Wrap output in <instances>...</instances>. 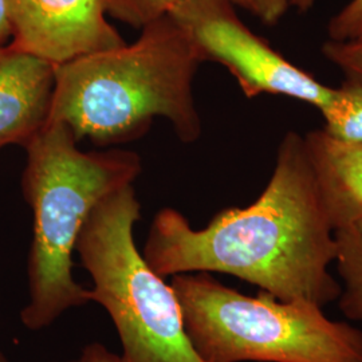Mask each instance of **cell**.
<instances>
[{
  "instance_id": "6da1fadb",
  "label": "cell",
  "mask_w": 362,
  "mask_h": 362,
  "mask_svg": "<svg viewBox=\"0 0 362 362\" xmlns=\"http://www.w3.org/2000/svg\"><path fill=\"white\" fill-rule=\"evenodd\" d=\"M144 258L163 278L184 272L236 276L281 300L325 306L341 286L329 272L336 260L334 228L325 209L303 136L288 132L272 179L245 208H227L194 230L173 208L156 214Z\"/></svg>"
},
{
  "instance_id": "7a4b0ae2",
  "label": "cell",
  "mask_w": 362,
  "mask_h": 362,
  "mask_svg": "<svg viewBox=\"0 0 362 362\" xmlns=\"http://www.w3.org/2000/svg\"><path fill=\"white\" fill-rule=\"evenodd\" d=\"M202 61L184 28L165 15L141 28L132 45L79 55L57 66L50 122H61L81 141L100 145L137 137L164 117L184 143L202 134L194 106Z\"/></svg>"
},
{
  "instance_id": "3957f363",
  "label": "cell",
  "mask_w": 362,
  "mask_h": 362,
  "mask_svg": "<svg viewBox=\"0 0 362 362\" xmlns=\"http://www.w3.org/2000/svg\"><path fill=\"white\" fill-rule=\"evenodd\" d=\"M77 143L66 125L49 121L25 145L22 191L33 211V242L27 258L28 302L21 322L30 332H40L67 311L90 303V290L73 275L78 236L91 211L141 172L134 152H82Z\"/></svg>"
},
{
  "instance_id": "277c9868",
  "label": "cell",
  "mask_w": 362,
  "mask_h": 362,
  "mask_svg": "<svg viewBox=\"0 0 362 362\" xmlns=\"http://www.w3.org/2000/svg\"><path fill=\"white\" fill-rule=\"evenodd\" d=\"M170 286L203 362H362V332L313 302L248 297L211 272L176 274Z\"/></svg>"
},
{
  "instance_id": "5b68a950",
  "label": "cell",
  "mask_w": 362,
  "mask_h": 362,
  "mask_svg": "<svg viewBox=\"0 0 362 362\" xmlns=\"http://www.w3.org/2000/svg\"><path fill=\"white\" fill-rule=\"evenodd\" d=\"M140 218L141 204L129 184L106 196L85 221L76 252L90 274L91 302L116 326L119 362H203L185 333L175 290L136 246Z\"/></svg>"
},
{
  "instance_id": "8992f818",
  "label": "cell",
  "mask_w": 362,
  "mask_h": 362,
  "mask_svg": "<svg viewBox=\"0 0 362 362\" xmlns=\"http://www.w3.org/2000/svg\"><path fill=\"white\" fill-rule=\"evenodd\" d=\"M169 15L194 42L202 61L224 66L248 98L286 95L324 109L334 95L293 65L238 18L230 0H187Z\"/></svg>"
},
{
  "instance_id": "52a82bcc",
  "label": "cell",
  "mask_w": 362,
  "mask_h": 362,
  "mask_svg": "<svg viewBox=\"0 0 362 362\" xmlns=\"http://www.w3.org/2000/svg\"><path fill=\"white\" fill-rule=\"evenodd\" d=\"M10 45L62 65L127 42L107 21L105 0H6Z\"/></svg>"
},
{
  "instance_id": "ba28073f",
  "label": "cell",
  "mask_w": 362,
  "mask_h": 362,
  "mask_svg": "<svg viewBox=\"0 0 362 362\" xmlns=\"http://www.w3.org/2000/svg\"><path fill=\"white\" fill-rule=\"evenodd\" d=\"M57 65L0 45V149L26 145L50 118Z\"/></svg>"
},
{
  "instance_id": "9c48e42d",
  "label": "cell",
  "mask_w": 362,
  "mask_h": 362,
  "mask_svg": "<svg viewBox=\"0 0 362 362\" xmlns=\"http://www.w3.org/2000/svg\"><path fill=\"white\" fill-rule=\"evenodd\" d=\"M303 139L333 228L362 233V144L339 141L324 129Z\"/></svg>"
},
{
  "instance_id": "30bf717a",
  "label": "cell",
  "mask_w": 362,
  "mask_h": 362,
  "mask_svg": "<svg viewBox=\"0 0 362 362\" xmlns=\"http://www.w3.org/2000/svg\"><path fill=\"white\" fill-rule=\"evenodd\" d=\"M337 269L345 284L339 309L349 320L362 322V233L354 228L334 230Z\"/></svg>"
},
{
  "instance_id": "8fae6325",
  "label": "cell",
  "mask_w": 362,
  "mask_h": 362,
  "mask_svg": "<svg viewBox=\"0 0 362 362\" xmlns=\"http://www.w3.org/2000/svg\"><path fill=\"white\" fill-rule=\"evenodd\" d=\"M325 132L344 143L362 144V82L348 78L334 89L332 101L320 110Z\"/></svg>"
},
{
  "instance_id": "7c38bea8",
  "label": "cell",
  "mask_w": 362,
  "mask_h": 362,
  "mask_svg": "<svg viewBox=\"0 0 362 362\" xmlns=\"http://www.w3.org/2000/svg\"><path fill=\"white\" fill-rule=\"evenodd\" d=\"M106 10L113 18L136 28L168 15L187 0H105Z\"/></svg>"
},
{
  "instance_id": "4fadbf2b",
  "label": "cell",
  "mask_w": 362,
  "mask_h": 362,
  "mask_svg": "<svg viewBox=\"0 0 362 362\" xmlns=\"http://www.w3.org/2000/svg\"><path fill=\"white\" fill-rule=\"evenodd\" d=\"M315 0H290V4L300 11H308ZM329 38L334 42H349L362 34V0H351L349 4L330 21Z\"/></svg>"
},
{
  "instance_id": "5bb4252c",
  "label": "cell",
  "mask_w": 362,
  "mask_h": 362,
  "mask_svg": "<svg viewBox=\"0 0 362 362\" xmlns=\"http://www.w3.org/2000/svg\"><path fill=\"white\" fill-rule=\"evenodd\" d=\"M326 58L336 64L348 78L362 82V54L356 52L345 42L329 40L322 47Z\"/></svg>"
},
{
  "instance_id": "9a60e30c",
  "label": "cell",
  "mask_w": 362,
  "mask_h": 362,
  "mask_svg": "<svg viewBox=\"0 0 362 362\" xmlns=\"http://www.w3.org/2000/svg\"><path fill=\"white\" fill-rule=\"evenodd\" d=\"M247 11L255 15L263 23L274 26L276 25L287 8L291 6L290 0H230Z\"/></svg>"
},
{
  "instance_id": "2e32d148",
  "label": "cell",
  "mask_w": 362,
  "mask_h": 362,
  "mask_svg": "<svg viewBox=\"0 0 362 362\" xmlns=\"http://www.w3.org/2000/svg\"><path fill=\"white\" fill-rule=\"evenodd\" d=\"M82 353L85 354L88 362H119L118 354L110 351L100 342H91L86 345Z\"/></svg>"
},
{
  "instance_id": "e0dca14e",
  "label": "cell",
  "mask_w": 362,
  "mask_h": 362,
  "mask_svg": "<svg viewBox=\"0 0 362 362\" xmlns=\"http://www.w3.org/2000/svg\"><path fill=\"white\" fill-rule=\"evenodd\" d=\"M13 39V27L7 11L6 0H0V45H6Z\"/></svg>"
},
{
  "instance_id": "ac0fdd59",
  "label": "cell",
  "mask_w": 362,
  "mask_h": 362,
  "mask_svg": "<svg viewBox=\"0 0 362 362\" xmlns=\"http://www.w3.org/2000/svg\"><path fill=\"white\" fill-rule=\"evenodd\" d=\"M345 43H348L353 50L361 52L362 54V34L358 38L353 39V40H349V42H345Z\"/></svg>"
},
{
  "instance_id": "d6986e66",
  "label": "cell",
  "mask_w": 362,
  "mask_h": 362,
  "mask_svg": "<svg viewBox=\"0 0 362 362\" xmlns=\"http://www.w3.org/2000/svg\"><path fill=\"white\" fill-rule=\"evenodd\" d=\"M52 362H88L86 360V357H85V354L83 353H81V356L78 357V358H74V360H67V361H52Z\"/></svg>"
},
{
  "instance_id": "ffe728a7",
  "label": "cell",
  "mask_w": 362,
  "mask_h": 362,
  "mask_svg": "<svg viewBox=\"0 0 362 362\" xmlns=\"http://www.w3.org/2000/svg\"><path fill=\"white\" fill-rule=\"evenodd\" d=\"M0 362H11L8 360V357L3 353V350L0 349Z\"/></svg>"
}]
</instances>
